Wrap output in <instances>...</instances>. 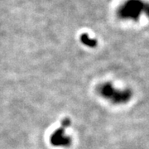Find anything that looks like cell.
<instances>
[{"instance_id": "obj_1", "label": "cell", "mask_w": 149, "mask_h": 149, "mask_svg": "<svg viewBox=\"0 0 149 149\" xmlns=\"http://www.w3.org/2000/svg\"><path fill=\"white\" fill-rule=\"evenodd\" d=\"M99 93L104 98L114 104H123L128 102L132 94L129 91H119L109 83H104L99 87Z\"/></svg>"}, {"instance_id": "obj_2", "label": "cell", "mask_w": 149, "mask_h": 149, "mask_svg": "<svg viewBox=\"0 0 149 149\" xmlns=\"http://www.w3.org/2000/svg\"><path fill=\"white\" fill-rule=\"evenodd\" d=\"M70 124L69 118H65L61 123V126L56 129L51 136V143L55 147H68L71 139L67 135H65V129Z\"/></svg>"}, {"instance_id": "obj_3", "label": "cell", "mask_w": 149, "mask_h": 149, "mask_svg": "<svg viewBox=\"0 0 149 149\" xmlns=\"http://www.w3.org/2000/svg\"><path fill=\"white\" fill-rule=\"evenodd\" d=\"M81 39H82V42L85 43V44H86V45H88V46H91V47L93 46V47H94L95 44V42L94 41H92V40L88 38V36H87V35H83L82 37H81Z\"/></svg>"}]
</instances>
